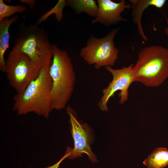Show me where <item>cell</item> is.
I'll use <instances>...</instances> for the list:
<instances>
[{
    "instance_id": "9a60e30c",
    "label": "cell",
    "mask_w": 168,
    "mask_h": 168,
    "mask_svg": "<svg viewBox=\"0 0 168 168\" xmlns=\"http://www.w3.org/2000/svg\"><path fill=\"white\" fill-rule=\"evenodd\" d=\"M66 0H59L51 9L41 16L38 20L36 23L38 25L44 21L50 15L54 14L55 17L58 22H60L63 18V11L66 6H67Z\"/></svg>"
},
{
    "instance_id": "2e32d148",
    "label": "cell",
    "mask_w": 168,
    "mask_h": 168,
    "mask_svg": "<svg viewBox=\"0 0 168 168\" xmlns=\"http://www.w3.org/2000/svg\"><path fill=\"white\" fill-rule=\"evenodd\" d=\"M70 147H68L67 149L65 155L60 159L57 162L53 165L49 166L46 168H58L61 163L66 158L68 157L69 155Z\"/></svg>"
},
{
    "instance_id": "30bf717a",
    "label": "cell",
    "mask_w": 168,
    "mask_h": 168,
    "mask_svg": "<svg viewBox=\"0 0 168 168\" xmlns=\"http://www.w3.org/2000/svg\"><path fill=\"white\" fill-rule=\"evenodd\" d=\"M132 4L131 15L133 22L137 25L138 32L143 39L146 41L148 39L145 35L142 29L141 19L144 11L150 6L157 8L162 7L165 4L166 0H129Z\"/></svg>"
},
{
    "instance_id": "e0dca14e",
    "label": "cell",
    "mask_w": 168,
    "mask_h": 168,
    "mask_svg": "<svg viewBox=\"0 0 168 168\" xmlns=\"http://www.w3.org/2000/svg\"><path fill=\"white\" fill-rule=\"evenodd\" d=\"M23 3H26L29 5L31 9H33L34 7L36 1L35 0H20Z\"/></svg>"
},
{
    "instance_id": "9c48e42d",
    "label": "cell",
    "mask_w": 168,
    "mask_h": 168,
    "mask_svg": "<svg viewBox=\"0 0 168 168\" xmlns=\"http://www.w3.org/2000/svg\"><path fill=\"white\" fill-rule=\"evenodd\" d=\"M98 11L95 19L91 21L92 24L100 22L106 27L115 25L122 21H126V18H123L121 13L126 9H130V4H126L124 0L119 2L110 0H97Z\"/></svg>"
},
{
    "instance_id": "5b68a950",
    "label": "cell",
    "mask_w": 168,
    "mask_h": 168,
    "mask_svg": "<svg viewBox=\"0 0 168 168\" xmlns=\"http://www.w3.org/2000/svg\"><path fill=\"white\" fill-rule=\"evenodd\" d=\"M119 29L118 27L112 29L102 38L91 35L86 45L80 49V57L88 64L94 65L96 69L113 66L118 59L119 52L115 46L114 40Z\"/></svg>"
},
{
    "instance_id": "7a4b0ae2",
    "label": "cell",
    "mask_w": 168,
    "mask_h": 168,
    "mask_svg": "<svg viewBox=\"0 0 168 168\" xmlns=\"http://www.w3.org/2000/svg\"><path fill=\"white\" fill-rule=\"evenodd\" d=\"M53 58L49 73L52 79L51 109L64 108L72 97L76 77L71 60L66 51L52 44Z\"/></svg>"
},
{
    "instance_id": "4fadbf2b",
    "label": "cell",
    "mask_w": 168,
    "mask_h": 168,
    "mask_svg": "<svg viewBox=\"0 0 168 168\" xmlns=\"http://www.w3.org/2000/svg\"><path fill=\"white\" fill-rule=\"evenodd\" d=\"M67 6L70 7L77 14L86 13L96 17L98 11L97 1L94 0H67Z\"/></svg>"
},
{
    "instance_id": "ac0fdd59",
    "label": "cell",
    "mask_w": 168,
    "mask_h": 168,
    "mask_svg": "<svg viewBox=\"0 0 168 168\" xmlns=\"http://www.w3.org/2000/svg\"><path fill=\"white\" fill-rule=\"evenodd\" d=\"M165 33L166 35H168V27H167L165 29Z\"/></svg>"
},
{
    "instance_id": "277c9868",
    "label": "cell",
    "mask_w": 168,
    "mask_h": 168,
    "mask_svg": "<svg viewBox=\"0 0 168 168\" xmlns=\"http://www.w3.org/2000/svg\"><path fill=\"white\" fill-rule=\"evenodd\" d=\"M132 70L134 82L159 86L168 78V49L159 45L143 48Z\"/></svg>"
},
{
    "instance_id": "8fae6325",
    "label": "cell",
    "mask_w": 168,
    "mask_h": 168,
    "mask_svg": "<svg viewBox=\"0 0 168 168\" xmlns=\"http://www.w3.org/2000/svg\"><path fill=\"white\" fill-rule=\"evenodd\" d=\"M18 19V16L16 15L0 21V70L3 72H5V69L4 54L9 45V28L10 26L17 21Z\"/></svg>"
},
{
    "instance_id": "7c38bea8",
    "label": "cell",
    "mask_w": 168,
    "mask_h": 168,
    "mask_svg": "<svg viewBox=\"0 0 168 168\" xmlns=\"http://www.w3.org/2000/svg\"><path fill=\"white\" fill-rule=\"evenodd\" d=\"M147 168H164L168 165V149L156 148L143 161Z\"/></svg>"
},
{
    "instance_id": "3957f363",
    "label": "cell",
    "mask_w": 168,
    "mask_h": 168,
    "mask_svg": "<svg viewBox=\"0 0 168 168\" xmlns=\"http://www.w3.org/2000/svg\"><path fill=\"white\" fill-rule=\"evenodd\" d=\"M50 67L41 69L37 78L32 82L21 94L13 97V110L19 115L34 112L48 119L51 109L50 93L52 79Z\"/></svg>"
},
{
    "instance_id": "ba28073f",
    "label": "cell",
    "mask_w": 168,
    "mask_h": 168,
    "mask_svg": "<svg viewBox=\"0 0 168 168\" xmlns=\"http://www.w3.org/2000/svg\"><path fill=\"white\" fill-rule=\"evenodd\" d=\"M67 111L70 116L71 133L74 141L73 148H70L68 157L73 159L81 156L85 153L87 155L92 162H97L96 156L92 152L90 146L91 137L87 124L80 123L68 108Z\"/></svg>"
},
{
    "instance_id": "6da1fadb",
    "label": "cell",
    "mask_w": 168,
    "mask_h": 168,
    "mask_svg": "<svg viewBox=\"0 0 168 168\" xmlns=\"http://www.w3.org/2000/svg\"><path fill=\"white\" fill-rule=\"evenodd\" d=\"M36 23L26 25L20 23L14 36L12 49L26 54L34 64L40 69L49 67L53 58L52 44L47 32Z\"/></svg>"
},
{
    "instance_id": "8992f818",
    "label": "cell",
    "mask_w": 168,
    "mask_h": 168,
    "mask_svg": "<svg viewBox=\"0 0 168 168\" xmlns=\"http://www.w3.org/2000/svg\"><path fill=\"white\" fill-rule=\"evenodd\" d=\"M41 69L26 54L12 49L5 61V72L9 84L21 94L39 77Z\"/></svg>"
},
{
    "instance_id": "5bb4252c",
    "label": "cell",
    "mask_w": 168,
    "mask_h": 168,
    "mask_svg": "<svg viewBox=\"0 0 168 168\" xmlns=\"http://www.w3.org/2000/svg\"><path fill=\"white\" fill-rule=\"evenodd\" d=\"M26 9V7L23 5H8L4 3L3 0H0V21L16 13H21Z\"/></svg>"
},
{
    "instance_id": "52a82bcc",
    "label": "cell",
    "mask_w": 168,
    "mask_h": 168,
    "mask_svg": "<svg viewBox=\"0 0 168 168\" xmlns=\"http://www.w3.org/2000/svg\"><path fill=\"white\" fill-rule=\"evenodd\" d=\"M134 64L119 69H114L111 67H105L106 70L113 76L111 82L102 91V95L98 103L100 109L103 111L108 110L107 104L110 98L115 92L120 91L118 96L120 97L119 103L124 104L128 99V89L131 84L134 82L133 72Z\"/></svg>"
}]
</instances>
